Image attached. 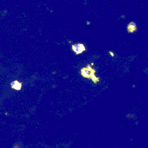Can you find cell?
<instances>
[{"mask_svg": "<svg viewBox=\"0 0 148 148\" xmlns=\"http://www.w3.org/2000/svg\"><path fill=\"white\" fill-rule=\"evenodd\" d=\"M95 72V71L89 65H87L86 67L82 68L81 70V73L84 77L90 78L93 80L95 83H96L99 81V79L95 77L94 75Z\"/></svg>", "mask_w": 148, "mask_h": 148, "instance_id": "cell-1", "label": "cell"}, {"mask_svg": "<svg viewBox=\"0 0 148 148\" xmlns=\"http://www.w3.org/2000/svg\"><path fill=\"white\" fill-rule=\"evenodd\" d=\"M72 48L73 51L76 54H80L86 50V48H85L84 45L82 43H77V44L73 45L72 46Z\"/></svg>", "mask_w": 148, "mask_h": 148, "instance_id": "cell-2", "label": "cell"}, {"mask_svg": "<svg viewBox=\"0 0 148 148\" xmlns=\"http://www.w3.org/2000/svg\"><path fill=\"white\" fill-rule=\"evenodd\" d=\"M127 29H128V31L130 33H132L135 31L136 29V26L135 23H133V22L130 23L127 26Z\"/></svg>", "mask_w": 148, "mask_h": 148, "instance_id": "cell-3", "label": "cell"}]
</instances>
